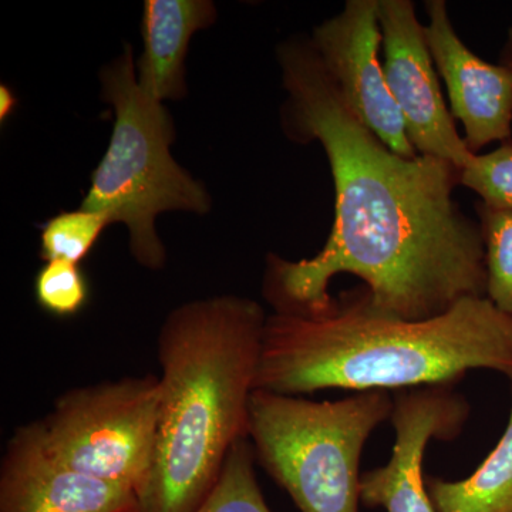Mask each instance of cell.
<instances>
[{"label":"cell","mask_w":512,"mask_h":512,"mask_svg":"<svg viewBox=\"0 0 512 512\" xmlns=\"http://www.w3.org/2000/svg\"><path fill=\"white\" fill-rule=\"evenodd\" d=\"M35 295L40 308L59 318H69L82 312L89 302V281L77 264L46 262L37 272Z\"/></svg>","instance_id":"obj_17"},{"label":"cell","mask_w":512,"mask_h":512,"mask_svg":"<svg viewBox=\"0 0 512 512\" xmlns=\"http://www.w3.org/2000/svg\"><path fill=\"white\" fill-rule=\"evenodd\" d=\"M101 84L116 120L82 208L101 212L110 224L126 225L134 259L157 271L167 261L156 229L158 215L167 211L207 214L211 198L204 185L171 156L173 119L164 104L138 84L130 46L101 72Z\"/></svg>","instance_id":"obj_4"},{"label":"cell","mask_w":512,"mask_h":512,"mask_svg":"<svg viewBox=\"0 0 512 512\" xmlns=\"http://www.w3.org/2000/svg\"><path fill=\"white\" fill-rule=\"evenodd\" d=\"M392 410L386 390L335 402L254 390L248 439L256 461L301 512H359L363 448Z\"/></svg>","instance_id":"obj_5"},{"label":"cell","mask_w":512,"mask_h":512,"mask_svg":"<svg viewBox=\"0 0 512 512\" xmlns=\"http://www.w3.org/2000/svg\"><path fill=\"white\" fill-rule=\"evenodd\" d=\"M217 8L210 0H147L144 2V50L137 64L141 89L161 103L187 94L185 57L192 36L210 28Z\"/></svg>","instance_id":"obj_12"},{"label":"cell","mask_w":512,"mask_h":512,"mask_svg":"<svg viewBox=\"0 0 512 512\" xmlns=\"http://www.w3.org/2000/svg\"><path fill=\"white\" fill-rule=\"evenodd\" d=\"M427 490L436 512H512V380L510 417L494 450L470 477H430Z\"/></svg>","instance_id":"obj_13"},{"label":"cell","mask_w":512,"mask_h":512,"mask_svg":"<svg viewBox=\"0 0 512 512\" xmlns=\"http://www.w3.org/2000/svg\"><path fill=\"white\" fill-rule=\"evenodd\" d=\"M0 512H138V503L130 488L60 463L33 421L15 429L6 443Z\"/></svg>","instance_id":"obj_11"},{"label":"cell","mask_w":512,"mask_h":512,"mask_svg":"<svg viewBox=\"0 0 512 512\" xmlns=\"http://www.w3.org/2000/svg\"><path fill=\"white\" fill-rule=\"evenodd\" d=\"M470 404L451 384L402 390L393 397L392 457L360 478V503L387 512H436L431 504L423 457L431 440L451 441L463 431Z\"/></svg>","instance_id":"obj_9"},{"label":"cell","mask_w":512,"mask_h":512,"mask_svg":"<svg viewBox=\"0 0 512 512\" xmlns=\"http://www.w3.org/2000/svg\"><path fill=\"white\" fill-rule=\"evenodd\" d=\"M487 369L512 380V319L487 298H467L424 320L376 311L360 286L319 315L268 316L255 390L302 396L326 389H419Z\"/></svg>","instance_id":"obj_2"},{"label":"cell","mask_w":512,"mask_h":512,"mask_svg":"<svg viewBox=\"0 0 512 512\" xmlns=\"http://www.w3.org/2000/svg\"><path fill=\"white\" fill-rule=\"evenodd\" d=\"M18 99L8 86L2 84L0 87V120L5 121L15 110Z\"/></svg>","instance_id":"obj_19"},{"label":"cell","mask_w":512,"mask_h":512,"mask_svg":"<svg viewBox=\"0 0 512 512\" xmlns=\"http://www.w3.org/2000/svg\"><path fill=\"white\" fill-rule=\"evenodd\" d=\"M255 453L248 437L229 451L217 483L195 512H272L255 474Z\"/></svg>","instance_id":"obj_14"},{"label":"cell","mask_w":512,"mask_h":512,"mask_svg":"<svg viewBox=\"0 0 512 512\" xmlns=\"http://www.w3.org/2000/svg\"><path fill=\"white\" fill-rule=\"evenodd\" d=\"M268 316L252 299L222 295L183 303L158 335L160 412L138 512H195L229 451L248 437Z\"/></svg>","instance_id":"obj_3"},{"label":"cell","mask_w":512,"mask_h":512,"mask_svg":"<svg viewBox=\"0 0 512 512\" xmlns=\"http://www.w3.org/2000/svg\"><path fill=\"white\" fill-rule=\"evenodd\" d=\"M383 69L407 137L419 156L440 158L463 170L473 160L441 93L424 25L412 0H379Z\"/></svg>","instance_id":"obj_7"},{"label":"cell","mask_w":512,"mask_h":512,"mask_svg":"<svg viewBox=\"0 0 512 512\" xmlns=\"http://www.w3.org/2000/svg\"><path fill=\"white\" fill-rule=\"evenodd\" d=\"M424 25L434 66L446 84L451 114L464 127V143L477 156L491 143L512 140V70L485 62L457 35L444 0L424 2Z\"/></svg>","instance_id":"obj_10"},{"label":"cell","mask_w":512,"mask_h":512,"mask_svg":"<svg viewBox=\"0 0 512 512\" xmlns=\"http://www.w3.org/2000/svg\"><path fill=\"white\" fill-rule=\"evenodd\" d=\"M160 397V377H121L63 393L35 423L60 463L137 495L153 464Z\"/></svg>","instance_id":"obj_6"},{"label":"cell","mask_w":512,"mask_h":512,"mask_svg":"<svg viewBox=\"0 0 512 512\" xmlns=\"http://www.w3.org/2000/svg\"><path fill=\"white\" fill-rule=\"evenodd\" d=\"M460 185L476 192L487 207L512 211V140L474 156L461 170Z\"/></svg>","instance_id":"obj_18"},{"label":"cell","mask_w":512,"mask_h":512,"mask_svg":"<svg viewBox=\"0 0 512 512\" xmlns=\"http://www.w3.org/2000/svg\"><path fill=\"white\" fill-rule=\"evenodd\" d=\"M485 248V298L512 319V211L476 202Z\"/></svg>","instance_id":"obj_15"},{"label":"cell","mask_w":512,"mask_h":512,"mask_svg":"<svg viewBox=\"0 0 512 512\" xmlns=\"http://www.w3.org/2000/svg\"><path fill=\"white\" fill-rule=\"evenodd\" d=\"M379 0H348L338 15L313 29L316 53L357 119L399 156L413 158L383 63L380 62Z\"/></svg>","instance_id":"obj_8"},{"label":"cell","mask_w":512,"mask_h":512,"mask_svg":"<svg viewBox=\"0 0 512 512\" xmlns=\"http://www.w3.org/2000/svg\"><path fill=\"white\" fill-rule=\"evenodd\" d=\"M500 64L512 70V28L508 30L507 40L501 50Z\"/></svg>","instance_id":"obj_20"},{"label":"cell","mask_w":512,"mask_h":512,"mask_svg":"<svg viewBox=\"0 0 512 512\" xmlns=\"http://www.w3.org/2000/svg\"><path fill=\"white\" fill-rule=\"evenodd\" d=\"M286 136L318 141L335 184V221L313 258L268 255L264 296L278 313L319 315L340 274L362 279L376 311L403 320L436 318L467 298H485L480 222L454 200L461 168L406 158L365 126L329 76L311 39L278 49Z\"/></svg>","instance_id":"obj_1"},{"label":"cell","mask_w":512,"mask_h":512,"mask_svg":"<svg viewBox=\"0 0 512 512\" xmlns=\"http://www.w3.org/2000/svg\"><path fill=\"white\" fill-rule=\"evenodd\" d=\"M110 221L101 212H60L50 218L40 234V258L46 262L63 261L79 265L97 244Z\"/></svg>","instance_id":"obj_16"}]
</instances>
